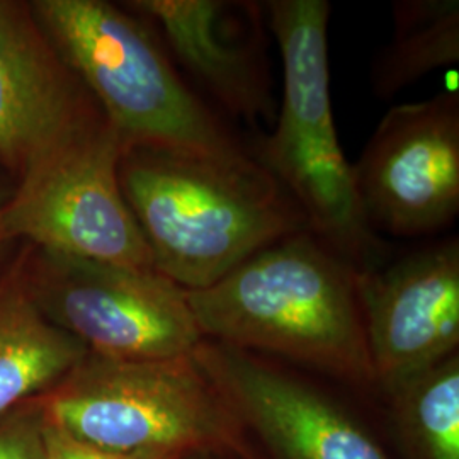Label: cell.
<instances>
[{"instance_id":"obj_1","label":"cell","mask_w":459,"mask_h":459,"mask_svg":"<svg viewBox=\"0 0 459 459\" xmlns=\"http://www.w3.org/2000/svg\"><path fill=\"white\" fill-rule=\"evenodd\" d=\"M187 301L203 339L377 386L358 271L310 230L264 247Z\"/></svg>"},{"instance_id":"obj_2","label":"cell","mask_w":459,"mask_h":459,"mask_svg":"<svg viewBox=\"0 0 459 459\" xmlns=\"http://www.w3.org/2000/svg\"><path fill=\"white\" fill-rule=\"evenodd\" d=\"M119 184L153 269L186 291L210 288L264 247L308 230L257 159L128 148Z\"/></svg>"},{"instance_id":"obj_3","label":"cell","mask_w":459,"mask_h":459,"mask_svg":"<svg viewBox=\"0 0 459 459\" xmlns=\"http://www.w3.org/2000/svg\"><path fill=\"white\" fill-rule=\"evenodd\" d=\"M33 14L115 128L123 152H250L178 72L145 22L104 0H38Z\"/></svg>"},{"instance_id":"obj_4","label":"cell","mask_w":459,"mask_h":459,"mask_svg":"<svg viewBox=\"0 0 459 459\" xmlns=\"http://www.w3.org/2000/svg\"><path fill=\"white\" fill-rule=\"evenodd\" d=\"M282 60L276 128L252 153L293 197L315 237L358 273L386 263V244L362 213L352 165L332 113L327 0L264 4Z\"/></svg>"},{"instance_id":"obj_5","label":"cell","mask_w":459,"mask_h":459,"mask_svg":"<svg viewBox=\"0 0 459 459\" xmlns=\"http://www.w3.org/2000/svg\"><path fill=\"white\" fill-rule=\"evenodd\" d=\"M36 402L48 424L102 449L247 456L244 429L191 356L125 361L87 354Z\"/></svg>"},{"instance_id":"obj_6","label":"cell","mask_w":459,"mask_h":459,"mask_svg":"<svg viewBox=\"0 0 459 459\" xmlns=\"http://www.w3.org/2000/svg\"><path fill=\"white\" fill-rule=\"evenodd\" d=\"M22 274L34 303L89 354L125 361L191 356L203 341L187 291L155 269L30 248Z\"/></svg>"},{"instance_id":"obj_7","label":"cell","mask_w":459,"mask_h":459,"mask_svg":"<svg viewBox=\"0 0 459 459\" xmlns=\"http://www.w3.org/2000/svg\"><path fill=\"white\" fill-rule=\"evenodd\" d=\"M121 155L123 143L102 117L30 165L2 210L7 240L24 238L49 254L153 269L119 184Z\"/></svg>"},{"instance_id":"obj_8","label":"cell","mask_w":459,"mask_h":459,"mask_svg":"<svg viewBox=\"0 0 459 459\" xmlns=\"http://www.w3.org/2000/svg\"><path fill=\"white\" fill-rule=\"evenodd\" d=\"M369 227L430 235L459 213V92L394 106L352 165Z\"/></svg>"},{"instance_id":"obj_9","label":"cell","mask_w":459,"mask_h":459,"mask_svg":"<svg viewBox=\"0 0 459 459\" xmlns=\"http://www.w3.org/2000/svg\"><path fill=\"white\" fill-rule=\"evenodd\" d=\"M191 358L274 459H390L337 402L263 356L203 339Z\"/></svg>"},{"instance_id":"obj_10","label":"cell","mask_w":459,"mask_h":459,"mask_svg":"<svg viewBox=\"0 0 459 459\" xmlns=\"http://www.w3.org/2000/svg\"><path fill=\"white\" fill-rule=\"evenodd\" d=\"M358 293L377 386L385 394L458 352L456 237L358 273Z\"/></svg>"},{"instance_id":"obj_11","label":"cell","mask_w":459,"mask_h":459,"mask_svg":"<svg viewBox=\"0 0 459 459\" xmlns=\"http://www.w3.org/2000/svg\"><path fill=\"white\" fill-rule=\"evenodd\" d=\"M102 117L31 4L0 0V162L19 178Z\"/></svg>"},{"instance_id":"obj_12","label":"cell","mask_w":459,"mask_h":459,"mask_svg":"<svg viewBox=\"0 0 459 459\" xmlns=\"http://www.w3.org/2000/svg\"><path fill=\"white\" fill-rule=\"evenodd\" d=\"M128 5L160 28L178 64L225 113L252 125L273 121L264 4L136 0Z\"/></svg>"},{"instance_id":"obj_13","label":"cell","mask_w":459,"mask_h":459,"mask_svg":"<svg viewBox=\"0 0 459 459\" xmlns=\"http://www.w3.org/2000/svg\"><path fill=\"white\" fill-rule=\"evenodd\" d=\"M87 354L38 308L19 255L0 278V417L47 394Z\"/></svg>"},{"instance_id":"obj_14","label":"cell","mask_w":459,"mask_h":459,"mask_svg":"<svg viewBox=\"0 0 459 459\" xmlns=\"http://www.w3.org/2000/svg\"><path fill=\"white\" fill-rule=\"evenodd\" d=\"M459 62L458 0H398L394 34L371 68L379 98H394L427 74Z\"/></svg>"},{"instance_id":"obj_15","label":"cell","mask_w":459,"mask_h":459,"mask_svg":"<svg viewBox=\"0 0 459 459\" xmlns=\"http://www.w3.org/2000/svg\"><path fill=\"white\" fill-rule=\"evenodd\" d=\"M396 429L415 459H459V356L437 362L390 392Z\"/></svg>"},{"instance_id":"obj_16","label":"cell","mask_w":459,"mask_h":459,"mask_svg":"<svg viewBox=\"0 0 459 459\" xmlns=\"http://www.w3.org/2000/svg\"><path fill=\"white\" fill-rule=\"evenodd\" d=\"M47 420L36 398L0 417V459H45Z\"/></svg>"},{"instance_id":"obj_17","label":"cell","mask_w":459,"mask_h":459,"mask_svg":"<svg viewBox=\"0 0 459 459\" xmlns=\"http://www.w3.org/2000/svg\"><path fill=\"white\" fill-rule=\"evenodd\" d=\"M47 420V419H45ZM178 453L162 451H134L121 453L96 447L68 436L62 429L47 422V456L45 459H187Z\"/></svg>"},{"instance_id":"obj_18","label":"cell","mask_w":459,"mask_h":459,"mask_svg":"<svg viewBox=\"0 0 459 459\" xmlns=\"http://www.w3.org/2000/svg\"><path fill=\"white\" fill-rule=\"evenodd\" d=\"M5 201H7V197L0 196V257H2L4 250H5L7 246L11 244V242L7 240V237H5V233H4V229H2V210H4V204H5Z\"/></svg>"},{"instance_id":"obj_19","label":"cell","mask_w":459,"mask_h":459,"mask_svg":"<svg viewBox=\"0 0 459 459\" xmlns=\"http://www.w3.org/2000/svg\"><path fill=\"white\" fill-rule=\"evenodd\" d=\"M208 458V456H191V458H187V459H206Z\"/></svg>"}]
</instances>
